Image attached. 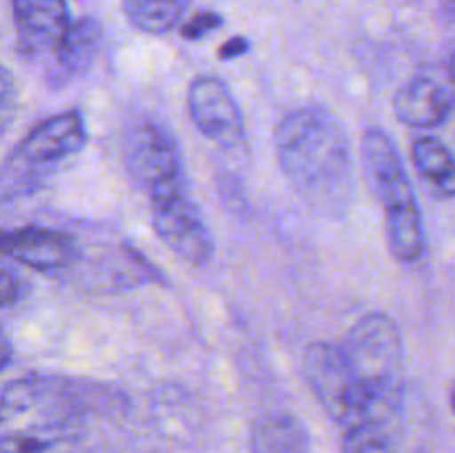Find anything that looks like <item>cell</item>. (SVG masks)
I'll list each match as a JSON object with an SVG mask.
<instances>
[{
    "mask_svg": "<svg viewBox=\"0 0 455 453\" xmlns=\"http://www.w3.org/2000/svg\"><path fill=\"white\" fill-rule=\"evenodd\" d=\"M149 203L154 229L167 249L189 265H207L213 258V238L187 187L151 195Z\"/></svg>",
    "mask_w": 455,
    "mask_h": 453,
    "instance_id": "7",
    "label": "cell"
},
{
    "mask_svg": "<svg viewBox=\"0 0 455 453\" xmlns=\"http://www.w3.org/2000/svg\"><path fill=\"white\" fill-rule=\"evenodd\" d=\"M455 107V84L438 76H413L395 93L394 111L398 120L413 129H431L443 124Z\"/></svg>",
    "mask_w": 455,
    "mask_h": 453,
    "instance_id": "12",
    "label": "cell"
},
{
    "mask_svg": "<svg viewBox=\"0 0 455 453\" xmlns=\"http://www.w3.org/2000/svg\"><path fill=\"white\" fill-rule=\"evenodd\" d=\"M249 49V43L244 38H240V36H235V38L227 40L225 44L220 47V58L222 60H231V58H238L243 56V53H247Z\"/></svg>",
    "mask_w": 455,
    "mask_h": 453,
    "instance_id": "20",
    "label": "cell"
},
{
    "mask_svg": "<svg viewBox=\"0 0 455 453\" xmlns=\"http://www.w3.org/2000/svg\"><path fill=\"white\" fill-rule=\"evenodd\" d=\"M9 360H12V345H9L7 336H4L3 329H0V371L7 367Z\"/></svg>",
    "mask_w": 455,
    "mask_h": 453,
    "instance_id": "21",
    "label": "cell"
},
{
    "mask_svg": "<svg viewBox=\"0 0 455 453\" xmlns=\"http://www.w3.org/2000/svg\"><path fill=\"white\" fill-rule=\"evenodd\" d=\"M13 107H16V87H13V78L7 71V67L0 65V133L9 127L13 115Z\"/></svg>",
    "mask_w": 455,
    "mask_h": 453,
    "instance_id": "18",
    "label": "cell"
},
{
    "mask_svg": "<svg viewBox=\"0 0 455 453\" xmlns=\"http://www.w3.org/2000/svg\"><path fill=\"white\" fill-rule=\"evenodd\" d=\"M340 349L378 417L389 425L404 391V349L398 324L387 314H367L351 327Z\"/></svg>",
    "mask_w": 455,
    "mask_h": 453,
    "instance_id": "4",
    "label": "cell"
},
{
    "mask_svg": "<svg viewBox=\"0 0 455 453\" xmlns=\"http://www.w3.org/2000/svg\"><path fill=\"white\" fill-rule=\"evenodd\" d=\"M363 163L369 185L385 211L389 249L400 262L422 260L427 251L425 222L409 182L403 155L382 129H367L363 136Z\"/></svg>",
    "mask_w": 455,
    "mask_h": 453,
    "instance_id": "3",
    "label": "cell"
},
{
    "mask_svg": "<svg viewBox=\"0 0 455 453\" xmlns=\"http://www.w3.org/2000/svg\"><path fill=\"white\" fill-rule=\"evenodd\" d=\"M100 47L102 27L93 18L71 22L69 31H67L56 52V62L58 69L62 71V78H74V76L84 74L100 53Z\"/></svg>",
    "mask_w": 455,
    "mask_h": 453,
    "instance_id": "13",
    "label": "cell"
},
{
    "mask_svg": "<svg viewBox=\"0 0 455 453\" xmlns=\"http://www.w3.org/2000/svg\"><path fill=\"white\" fill-rule=\"evenodd\" d=\"M342 453H398L394 438L389 433V425L385 422H363L351 429H345L342 435Z\"/></svg>",
    "mask_w": 455,
    "mask_h": 453,
    "instance_id": "16",
    "label": "cell"
},
{
    "mask_svg": "<svg viewBox=\"0 0 455 453\" xmlns=\"http://www.w3.org/2000/svg\"><path fill=\"white\" fill-rule=\"evenodd\" d=\"M18 49L29 58L53 53L69 31V9L65 0H13Z\"/></svg>",
    "mask_w": 455,
    "mask_h": 453,
    "instance_id": "10",
    "label": "cell"
},
{
    "mask_svg": "<svg viewBox=\"0 0 455 453\" xmlns=\"http://www.w3.org/2000/svg\"><path fill=\"white\" fill-rule=\"evenodd\" d=\"M0 253L36 271H58L74 265L78 247L69 234L43 226L0 231Z\"/></svg>",
    "mask_w": 455,
    "mask_h": 453,
    "instance_id": "11",
    "label": "cell"
},
{
    "mask_svg": "<svg viewBox=\"0 0 455 453\" xmlns=\"http://www.w3.org/2000/svg\"><path fill=\"white\" fill-rule=\"evenodd\" d=\"M280 171L314 211L340 218L355 195V164L349 136L323 105L289 111L275 129Z\"/></svg>",
    "mask_w": 455,
    "mask_h": 453,
    "instance_id": "1",
    "label": "cell"
},
{
    "mask_svg": "<svg viewBox=\"0 0 455 453\" xmlns=\"http://www.w3.org/2000/svg\"><path fill=\"white\" fill-rule=\"evenodd\" d=\"M187 109L200 133L225 149L244 142V118L234 93L225 80L216 76H198L187 91Z\"/></svg>",
    "mask_w": 455,
    "mask_h": 453,
    "instance_id": "8",
    "label": "cell"
},
{
    "mask_svg": "<svg viewBox=\"0 0 455 453\" xmlns=\"http://www.w3.org/2000/svg\"><path fill=\"white\" fill-rule=\"evenodd\" d=\"M411 160L422 180L435 191L455 195V154L434 136L418 138L411 147Z\"/></svg>",
    "mask_w": 455,
    "mask_h": 453,
    "instance_id": "14",
    "label": "cell"
},
{
    "mask_svg": "<svg viewBox=\"0 0 455 453\" xmlns=\"http://www.w3.org/2000/svg\"><path fill=\"white\" fill-rule=\"evenodd\" d=\"M220 25H222V18L218 16V13L200 12V13H196V16L191 18L185 27H182V36L189 40L203 38V36H207L209 31L218 29Z\"/></svg>",
    "mask_w": 455,
    "mask_h": 453,
    "instance_id": "19",
    "label": "cell"
},
{
    "mask_svg": "<svg viewBox=\"0 0 455 453\" xmlns=\"http://www.w3.org/2000/svg\"><path fill=\"white\" fill-rule=\"evenodd\" d=\"M3 253H0V309H7L13 306L16 302L22 300L25 296V282L18 275V271L12 265L3 260Z\"/></svg>",
    "mask_w": 455,
    "mask_h": 453,
    "instance_id": "17",
    "label": "cell"
},
{
    "mask_svg": "<svg viewBox=\"0 0 455 453\" xmlns=\"http://www.w3.org/2000/svg\"><path fill=\"white\" fill-rule=\"evenodd\" d=\"M453 409H455V386H453Z\"/></svg>",
    "mask_w": 455,
    "mask_h": 453,
    "instance_id": "23",
    "label": "cell"
},
{
    "mask_svg": "<svg viewBox=\"0 0 455 453\" xmlns=\"http://www.w3.org/2000/svg\"><path fill=\"white\" fill-rule=\"evenodd\" d=\"M87 145V127L78 111L52 115L27 133L16 155L29 169H53Z\"/></svg>",
    "mask_w": 455,
    "mask_h": 453,
    "instance_id": "9",
    "label": "cell"
},
{
    "mask_svg": "<svg viewBox=\"0 0 455 453\" xmlns=\"http://www.w3.org/2000/svg\"><path fill=\"white\" fill-rule=\"evenodd\" d=\"M302 373L324 411L342 429H351V426L371 420L382 422L371 400L355 380L340 346L329 345V342L307 345L302 351Z\"/></svg>",
    "mask_w": 455,
    "mask_h": 453,
    "instance_id": "5",
    "label": "cell"
},
{
    "mask_svg": "<svg viewBox=\"0 0 455 453\" xmlns=\"http://www.w3.org/2000/svg\"><path fill=\"white\" fill-rule=\"evenodd\" d=\"M189 0H123L129 22L145 34H167L182 18Z\"/></svg>",
    "mask_w": 455,
    "mask_h": 453,
    "instance_id": "15",
    "label": "cell"
},
{
    "mask_svg": "<svg viewBox=\"0 0 455 453\" xmlns=\"http://www.w3.org/2000/svg\"><path fill=\"white\" fill-rule=\"evenodd\" d=\"M449 78H451L453 84H455V52H453L451 60H449Z\"/></svg>",
    "mask_w": 455,
    "mask_h": 453,
    "instance_id": "22",
    "label": "cell"
},
{
    "mask_svg": "<svg viewBox=\"0 0 455 453\" xmlns=\"http://www.w3.org/2000/svg\"><path fill=\"white\" fill-rule=\"evenodd\" d=\"M123 158L147 195L187 187L182 151L172 129L151 115L132 120L124 129Z\"/></svg>",
    "mask_w": 455,
    "mask_h": 453,
    "instance_id": "6",
    "label": "cell"
},
{
    "mask_svg": "<svg viewBox=\"0 0 455 453\" xmlns=\"http://www.w3.org/2000/svg\"><path fill=\"white\" fill-rule=\"evenodd\" d=\"M83 407L56 376H25L0 393V453H52L76 435Z\"/></svg>",
    "mask_w": 455,
    "mask_h": 453,
    "instance_id": "2",
    "label": "cell"
}]
</instances>
